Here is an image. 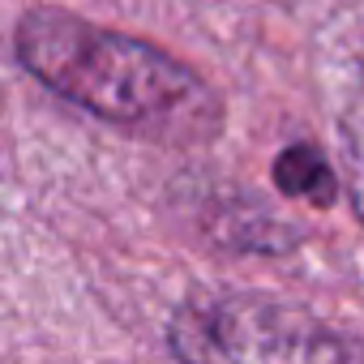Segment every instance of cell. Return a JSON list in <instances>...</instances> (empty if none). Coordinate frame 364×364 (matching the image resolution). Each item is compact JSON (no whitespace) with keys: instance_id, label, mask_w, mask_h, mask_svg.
<instances>
[{"instance_id":"cell-1","label":"cell","mask_w":364,"mask_h":364,"mask_svg":"<svg viewBox=\"0 0 364 364\" xmlns=\"http://www.w3.org/2000/svg\"><path fill=\"white\" fill-rule=\"evenodd\" d=\"M18 60L82 112L163 146H206L223 129L215 86L163 48L103 31L65 9H31L14 31Z\"/></svg>"},{"instance_id":"cell-3","label":"cell","mask_w":364,"mask_h":364,"mask_svg":"<svg viewBox=\"0 0 364 364\" xmlns=\"http://www.w3.org/2000/svg\"><path fill=\"white\" fill-rule=\"evenodd\" d=\"M228 198H219V210L202 215V232H210L215 240L232 245V249H287L296 236H291V223L262 210L257 202L245 198V189H223Z\"/></svg>"},{"instance_id":"cell-4","label":"cell","mask_w":364,"mask_h":364,"mask_svg":"<svg viewBox=\"0 0 364 364\" xmlns=\"http://www.w3.org/2000/svg\"><path fill=\"white\" fill-rule=\"evenodd\" d=\"M274 185L287 193V198H309L313 206H330L334 193H338V180H334V167L326 163V154L309 141H291L279 150L274 159Z\"/></svg>"},{"instance_id":"cell-2","label":"cell","mask_w":364,"mask_h":364,"mask_svg":"<svg viewBox=\"0 0 364 364\" xmlns=\"http://www.w3.org/2000/svg\"><path fill=\"white\" fill-rule=\"evenodd\" d=\"M180 364H364V338L262 291H202L171 313Z\"/></svg>"},{"instance_id":"cell-5","label":"cell","mask_w":364,"mask_h":364,"mask_svg":"<svg viewBox=\"0 0 364 364\" xmlns=\"http://www.w3.org/2000/svg\"><path fill=\"white\" fill-rule=\"evenodd\" d=\"M338 137H343V185H347L355 219L364 223V73L351 86V99L338 120Z\"/></svg>"}]
</instances>
